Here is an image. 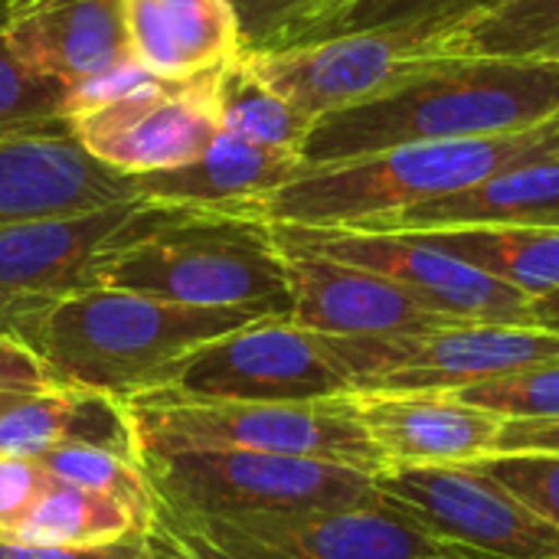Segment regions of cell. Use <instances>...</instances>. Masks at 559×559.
<instances>
[{"instance_id":"cell-38","label":"cell","mask_w":559,"mask_h":559,"mask_svg":"<svg viewBox=\"0 0 559 559\" xmlns=\"http://www.w3.org/2000/svg\"><path fill=\"white\" fill-rule=\"evenodd\" d=\"M26 396H33V393H0V416H3L7 409H13L20 400H26Z\"/></svg>"},{"instance_id":"cell-31","label":"cell","mask_w":559,"mask_h":559,"mask_svg":"<svg viewBox=\"0 0 559 559\" xmlns=\"http://www.w3.org/2000/svg\"><path fill=\"white\" fill-rule=\"evenodd\" d=\"M485 475L531 504L559 527V459L554 455H495L478 462Z\"/></svg>"},{"instance_id":"cell-33","label":"cell","mask_w":559,"mask_h":559,"mask_svg":"<svg viewBox=\"0 0 559 559\" xmlns=\"http://www.w3.org/2000/svg\"><path fill=\"white\" fill-rule=\"evenodd\" d=\"M229 3L239 16L242 52H246V49H262L282 26H288L318 0H229Z\"/></svg>"},{"instance_id":"cell-5","label":"cell","mask_w":559,"mask_h":559,"mask_svg":"<svg viewBox=\"0 0 559 559\" xmlns=\"http://www.w3.org/2000/svg\"><path fill=\"white\" fill-rule=\"evenodd\" d=\"M147 540L157 559H472L416 521L370 501L321 511L180 514L151 508Z\"/></svg>"},{"instance_id":"cell-4","label":"cell","mask_w":559,"mask_h":559,"mask_svg":"<svg viewBox=\"0 0 559 559\" xmlns=\"http://www.w3.org/2000/svg\"><path fill=\"white\" fill-rule=\"evenodd\" d=\"M559 154V118L504 138L423 141L377 154L305 167L301 177L262 197L246 216L282 226L350 229L462 193L501 170Z\"/></svg>"},{"instance_id":"cell-14","label":"cell","mask_w":559,"mask_h":559,"mask_svg":"<svg viewBox=\"0 0 559 559\" xmlns=\"http://www.w3.org/2000/svg\"><path fill=\"white\" fill-rule=\"evenodd\" d=\"M138 200L88 213L46 216L0 226V324L16 337V324L75 292L98 288L95 272L111 236L138 210Z\"/></svg>"},{"instance_id":"cell-8","label":"cell","mask_w":559,"mask_h":559,"mask_svg":"<svg viewBox=\"0 0 559 559\" xmlns=\"http://www.w3.org/2000/svg\"><path fill=\"white\" fill-rule=\"evenodd\" d=\"M151 508L180 514H262L321 511L377 501L373 475L292 455L239 449L141 452Z\"/></svg>"},{"instance_id":"cell-3","label":"cell","mask_w":559,"mask_h":559,"mask_svg":"<svg viewBox=\"0 0 559 559\" xmlns=\"http://www.w3.org/2000/svg\"><path fill=\"white\" fill-rule=\"evenodd\" d=\"M95 282L193 308L292 318L285 262L269 223L236 213L141 200L105 246Z\"/></svg>"},{"instance_id":"cell-27","label":"cell","mask_w":559,"mask_h":559,"mask_svg":"<svg viewBox=\"0 0 559 559\" xmlns=\"http://www.w3.org/2000/svg\"><path fill=\"white\" fill-rule=\"evenodd\" d=\"M216 111L219 128L246 144L301 154L314 121L285 102L272 85H265L236 56L216 72Z\"/></svg>"},{"instance_id":"cell-11","label":"cell","mask_w":559,"mask_h":559,"mask_svg":"<svg viewBox=\"0 0 559 559\" xmlns=\"http://www.w3.org/2000/svg\"><path fill=\"white\" fill-rule=\"evenodd\" d=\"M285 239L331 255L337 262L377 272L406 288L429 311L452 321H495V324H534L531 298L518 288L491 278L488 272L442 252L416 233L390 229H311L269 223Z\"/></svg>"},{"instance_id":"cell-32","label":"cell","mask_w":559,"mask_h":559,"mask_svg":"<svg viewBox=\"0 0 559 559\" xmlns=\"http://www.w3.org/2000/svg\"><path fill=\"white\" fill-rule=\"evenodd\" d=\"M49 475L36 459L0 452V540L23 521L33 501L43 495Z\"/></svg>"},{"instance_id":"cell-13","label":"cell","mask_w":559,"mask_h":559,"mask_svg":"<svg viewBox=\"0 0 559 559\" xmlns=\"http://www.w3.org/2000/svg\"><path fill=\"white\" fill-rule=\"evenodd\" d=\"M242 62L311 121L360 108L419 72L436 52L416 33H347L285 49H246Z\"/></svg>"},{"instance_id":"cell-6","label":"cell","mask_w":559,"mask_h":559,"mask_svg":"<svg viewBox=\"0 0 559 559\" xmlns=\"http://www.w3.org/2000/svg\"><path fill=\"white\" fill-rule=\"evenodd\" d=\"M121 403L141 452L239 449L331 462L367 475L386 468L357 416L354 393L318 403H236L164 386Z\"/></svg>"},{"instance_id":"cell-10","label":"cell","mask_w":559,"mask_h":559,"mask_svg":"<svg viewBox=\"0 0 559 559\" xmlns=\"http://www.w3.org/2000/svg\"><path fill=\"white\" fill-rule=\"evenodd\" d=\"M380 501L472 559H559V527L475 465L383 468Z\"/></svg>"},{"instance_id":"cell-23","label":"cell","mask_w":559,"mask_h":559,"mask_svg":"<svg viewBox=\"0 0 559 559\" xmlns=\"http://www.w3.org/2000/svg\"><path fill=\"white\" fill-rule=\"evenodd\" d=\"M495 3L498 0H318L282 26L262 49L305 46L347 33H416L436 39Z\"/></svg>"},{"instance_id":"cell-30","label":"cell","mask_w":559,"mask_h":559,"mask_svg":"<svg viewBox=\"0 0 559 559\" xmlns=\"http://www.w3.org/2000/svg\"><path fill=\"white\" fill-rule=\"evenodd\" d=\"M452 393L485 413H495L504 423L559 419V360H547L521 373L475 383V386L452 390Z\"/></svg>"},{"instance_id":"cell-15","label":"cell","mask_w":559,"mask_h":559,"mask_svg":"<svg viewBox=\"0 0 559 559\" xmlns=\"http://www.w3.org/2000/svg\"><path fill=\"white\" fill-rule=\"evenodd\" d=\"M272 229V226H269ZM285 262L292 321L328 337H390L452 324L419 305L396 282L350 262L305 249L272 229Z\"/></svg>"},{"instance_id":"cell-19","label":"cell","mask_w":559,"mask_h":559,"mask_svg":"<svg viewBox=\"0 0 559 559\" xmlns=\"http://www.w3.org/2000/svg\"><path fill=\"white\" fill-rule=\"evenodd\" d=\"M305 167L301 154L255 147L219 131L206 154L174 170L134 177V190L141 200L154 203L246 216L262 197L301 177Z\"/></svg>"},{"instance_id":"cell-22","label":"cell","mask_w":559,"mask_h":559,"mask_svg":"<svg viewBox=\"0 0 559 559\" xmlns=\"http://www.w3.org/2000/svg\"><path fill=\"white\" fill-rule=\"evenodd\" d=\"M59 445H105L138 455L124 403L108 393L59 386L33 393L0 416V452L39 459Z\"/></svg>"},{"instance_id":"cell-37","label":"cell","mask_w":559,"mask_h":559,"mask_svg":"<svg viewBox=\"0 0 559 559\" xmlns=\"http://www.w3.org/2000/svg\"><path fill=\"white\" fill-rule=\"evenodd\" d=\"M531 321L540 324V328L559 331V292L557 295H547V298H537L531 305Z\"/></svg>"},{"instance_id":"cell-1","label":"cell","mask_w":559,"mask_h":559,"mask_svg":"<svg viewBox=\"0 0 559 559\" xmlns=\"http://www.w3.org/2000/svg\"><path fill=\"white\" fill-rule=\"evenodd\" d=\"M559 118V62L432 56L393 92L314 121L301 157L337 164L423 141L504 138Z\"/></svg>"},{"instance_id":"cell-2","label":"cell","mask_w":559,"mask_h":559,"mask_svg":"<svg viewBox=\"0 0 559 559\" xmlns=\"http://www.w3.org/2000/svg\"><path fill=\"white\" fill-rule=\"evenodd\" d=\"M262 311L193 308L121 288H85L16 324L23 341L59 386L134 396L164 390L206 344L255 324Z\"/></svg>"},{"instance_id":"cell-26","label":"cell","mask_w":559,"mask_h":559,"mask_svg":"<svg viewBox=\"0 0 559 559\" xmlns=\"http://www.w3.org/2000/svg\"><path fill=\"white\" fill-rule=\"evenodd\" d=\"M442 56L559 62V0H498L491 10L439 33Z\"/></svg>"},{"instance_id":"cell-9","label":"cell","mask_w":559,"mask_h":559,"mask_svg":"<svg viewBox=\"0 0 559 559\" xmlns=\"http://www.w3.org/2000/svg\"><path fill=\"white\" fill-rule=\"evenodd\" d=\"M318 337L354 393L465 390L559 360V331L540 324L452 321L390 337Z\"/></svg>"},{"instance_id":"cell-39","label":"cell","mask_w":559,"mask_h":559,"mask_svg":"<svg viewBox=\"0 0 559 559\" xmlns=\"http://www.w3.org/2000/svg\"><path fill=\"white\" fill-rule=\"evenodd\" d=\"M0 331H3V324H0ZM3 334H7V331H3Z\"/></svg>"},{"instance_id":"cell-18","label":"cell","mask_w":559,"mask_h":559,"mask_svg":"<svg viewBox=\"0 0 559 559\" xmlns=\"http://www.w3.org/2000/svg\"><path fill=\"white\" fill-rule=\"evenodd\" d=\"M124 200H138L134 177L95 160L72 131L0 138V226L88 213Z\"/></svg>"},{"instance_id":"cell-28","label":"cell","mask_w":559,"mask_h":559,"mask_svg":"<svg viewBox=\"0 0 559 559\" xmlns=\"http://www.w3.org/2000/svg\"><path fill=\"white\" fill-rule=\"evenodd\" d=\"M72 92L20 62L7 33V0L0 3V138L66 134Z\"/></svg>"},{"instance_id":"cell-21","label":"cell","mask_w":559,"mask_h":559,"mask_svg":"<svg viewBox=\"0 0 559 559\" xmlns=\"http://www.w3.org/2000/svg\"><path fill=\"white\" fill-rule=\"evenodd\" d=\"M452 226H559V154L501 170L462 193L350 229L423 233Z\"/></svg>"},{"instance_id":"cell-16","label":"cell","mask_w":559,"mask_h":559,"mask_svg":"<svg viewBox=\"0 0 559 559\" xmlns=\"http://www.w3.org/2000/svg\"><path fill=\"white\" fill-rule=\"evenodd\" d=\"M357 416L386 468H459L498 455L504 419L452 390L354 393Z\"/></svg>"},{"instance_id":"cell-7","label":"cell","mask_w":559,"mask_h":559,"mask_svg":"<svg viewBox=\"0 0 559 559\" xmlns=\"http://www.w3.org/2000/svg\"><path fill=\"white\" fill-rule=\"evenodd\" d=\"M216 72L157 79L131 66L72 95L69 131L95 160L124 177L183 167L206 154L223 131Z\"/></svg>"},{"instance_id":"cell-34","label":"cell","mask_w":559,"mask_h":559,"mask_svg":"<svg viewBox=\"0 0 559 559\" xmlns=\"http://www.w3.org/2000/svg\"><path fill=\"white\" fill-rule=\"evenodd\" d=\"M59 390L52 370L13 334L0 331V393H49Z\"/></svg>"},{"instance_id":"cell-17","label":"cell","mask_w":559,"mask_h":559,"mask_svg":"<svg viewBox=\"0 0 559 559\" xmlns=\"http://www.w3.org/2000/svg\"><path fill=\"white\" fill-rule=\"evenodd\" d=\"M13 52L72 95L131 66L124 0H7Z\"/></svg>"},{"instance_id":"cell-25","label":"cell","mask_w":559,"mask_h":559,"mask_svg":"<svg viewBox=\"0 0 559 559\" xmlns=\"http://www.w3.org/2000/svg\"><path fill=\"white\" fill-rule=\"evenodd\" d=\"M147 527H151V518L128 508L124 501L49 478L43 495L33 501L23 521L3 537V544L102 547V544L147 534Z\"/></svg>"},{"instance_id":"cell-24","label":"cell","mask_w":559,"mask_h":559,"mask_svg":"<svg viewBox=\"0 0 559 559\" xmlns=\"http://www.w3.org/2000/svg\"><path fill=\"white\" fill-rule=\"evenodd\" d=\"M416 236L518 288L531 301L559 292V226H452Z\"/></svg>"},{"instance_id":"cell-36","label":"cell","mask_w":559,"mask_h":559,"mask_svg":"<svg viewBox=\"0 0 559 559\" xmlns=\"http://www.w3.org/2000/svg\"><path fill=\"white\" fill-rule=\"evenodd\" d=\"M498 455H554L559 459V419L504 423Z\"/></svg>"},{"instance_id":"cell-12","label":"cell","mask_w":559,"mask_h":559,"mask_svg":"<svg viewBox=\"0 0 559 559\" xmlns=\"http://www.w3.org/2000/svg\"><path fill=\"white\" fill-rule=\"evenodd\" d=\"M167 390L236 403H318L350 396L321 337L288 314H272L200 347Z\"/></svg>"},{"instance_id":"cell-35","label":"cell","mask_w":559,"mask_h":559,"mask_svg":"<svg viewBox=\"0 0 559 559\" xmlns=\"http://www.w3.org/2000/svg\"><path fill=\"white\" fill-rule=\"evenodd\" d=\"M0 559H157V554L147 534H138L102 547H26L0 540Z\"/></svg>"},{"instance_id":"cell-29","label":"cell","mask_w":559,"mask_h":559,"mask_svg":"<svg viewBox=\"0 0 559 559\" xmlns=\"http://www.w3.org/2000/svg\"><path fill=\"white\" fill-rule=\"evenodd\" d=\"M49 478L69 481L88 491L111 495L128 508L151 518V488L138 465V455L105 449V445H59L36 459Z\"/></svg>"},{"instance_id":"cell-20","label":"cell","mask_w":559,"mask_h":559,"mask_svg":"<svg viewBox=\"0 0 559 559\" xmlns=\"http://www.w3.org/2000/svg\"><path fill=\"white\" fill-rule=\"evenodd\" d=\"M134 62L157 79H197L242 52L229 0H124Z\"/></svg>"}]
</instances>
